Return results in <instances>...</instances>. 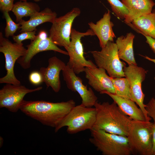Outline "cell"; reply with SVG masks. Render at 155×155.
<instances>
[{
    "mask_svg": "<svg viewBox=\"0 0 155 155\" xmlns=\"http://www.w3.org/2000/svg\"><path fill=\"white\" fill-rule=\"evenodd\" d=\"M110 5L112 11L116 16L124 20L129 13V11L123 3L119 0H107Z\"/></svg>",
    "mask_w": 155,
    "mask_h": 155,
    "instance_id": "24",
    "label": "cell"
},
{
    "mask_svg": "<svg viewBox=\"0 0 155 155\" xmlns=\"http://www.w3.org/2000/svg\"><path fill=\"white\" fill-rule=\"evenodd\" d=\"M56 12L53 11L51 9L46 7L40 11L38 12L26 21L23 20L19 23L21 25L20 32L36 30L38 26L46 22L52 23L57 17Z\"/></svg>",
    "mask_w": 155,
    "mask_h": 155,
    "instance_id": "19",
    "label": "cell"
},
{
    "mask_svg": "<svg viewBox=\"0 0 155 155\" xmlns=\"http://www.w3.org/2000/svg\"><path fill=\"white\" fill-rule=\"evenodd\" d=\"M127 7L129 13L124 20L127 24L134 20L151 13L155 3L152 0H121Z\"/></svg>",
    "mask_w": 155,
    "mask_h": 155,
    "instance_id": "17",
    "label": "cell"
},
{
    "mask_svg": "<svg viewBox=\"0 0 155 155\" xmlns=\"http://www.w3.org/2000/svg\"><path fill=\"white\" fill-rule=\"evenodd\" d=\"M0 147H1L3 145V138L0 136Z\"/></svg>",
    "mask_w": 155,
    "mask_h": 155,
    "instance_id": "33",
    "label": "cell"
},
{
    "mask_svg": "<svg viewBox=\"0 0 155 155\" xmlns=\"http://www.w3.org/2000/svg\"><path fill=\"white\" fill-rule=\"evenodd\" d=\"M3 15L6 22V26L5 29V36L8 38L13 36L14 33L18 29H20V24L15 23L9 16L8 11L3 12Z\"/></svg>",
    "mask_w": 155,
    "mask_h": 155,
    "instance_id": "25",
    "label": "cell"
},
{
    "mask_svg": "<svg viewBox=\"0 0 155 155\" xmlns=\"http://www.w3.org/2000/svg\"><path fill=\"white\" fill-rule=\"evenodd\" d=\"M89 139L103 155H130L132 154L127 137L109 133L103 130L92 129Z\"/></svg>",
    "mask_w": 155,
    "mask_h": 155,
    "instance_id": "3",
    "label": "cell"
},
{
    "mask_svg": "<svg viewBox=\"0 0 155 155\" xmlns=\"http://www.w3.org/2000/svg\"><path fill=\"white\" fill-rule=\"evenodd\" d=\"M125 77L128 80L130 85L131 99L138 106L143 113L146 121H150L151 118L148 115L144 103L145 94L142 88L147 71L137 65H129L123 69Z\"/></svg>",
    "mask_w": 155,
    "mask_h": 155,
    "instance_id": "10",
    "label": "cell"
},
{
    "mask_svg": "<svg viewBox=\"0 0 155 155\" xmlns=\"http://www.w3.org/2000/svg\"><path fill=\"white\" fill-rule=\"evenodd\" d=\"M96 111L94 107H87L81 104L74 107L55 129L57 132L63 127H67V131L73 134L87 129H92L95 124Z\"/></svg>",
    "mask_w": 155,
    "mask_h": 155,
    "instance_id": "4",
    "label": "cell"
},
{
    "mask_svg": "<svg viewBox=\"0 0 155 155\" xmlns=\"http://www.w3.org/2000/svg\"><path fill=\"white\" fill-rule=\"evenodd\" d=\"M94 107L96 117L92 129L127 136L133 120L125 114L114 102L100 103L98 101Z\"/></svg>",
    "mask_w": 155,
    "mask_h": 155,
    "instance_id": "2",
    "label": "cell"
},
{
    "mask_svg": "<svg viewBox=\"0 0 155 155\" xmlns=\"http://www.w3.org/2000/svg\"><path fill=\"white\" fill-rule=\"evenodd\" d=\"M146 59L151 61L155 63V59H152L151 58L147 56H143ZM154 80H155V77L154 78Z\"/></svg>",
    "mask_w": 155,
    "mask_h": 155,
    "instance_id": "32",
    "label": "cell"
},
{
    "mask_svg": "<svg viewBox=\"0 0 155 155\" xmlns=\"http://www.w3.org/2000/svg\"><path fill=\"white\" fill-rule=\"evenodd\" d=\"M101 94H106L108 95L121 110L132 120L146 121L144 114L141 109L138 108L135 102L131 100L106 91L102 92Z\"/></svg>",
    "mask_w": 155,
    "mask_h": 155,
    "instance_id": "18",
    "label": "cell"
},
{
    "mask_svg": "<svg viewBox=\"0 0 155 155\" xmlns=\"http://www.w3.org/2000/svg\"><path fill=\"white\" fill-rule=\"evenodd\" d=\"M80 13L79 8L74 7L64 15L55 18L52 23L49 36L54 44L65 48L69 46L72 25Z\"/></svg>",
    "mask_w": 155,
    "mask_h": 155,
    "instance_id": "9",
    "label": "cell"
},
{
    "mask_svg": "<svg viewBox=\"0 0 155 155\" xmlns=\"http://www.w3.org/2000/svg\"><path fill=\"white\" fill-rule=\"evenodd\" d=\"M75 104L73 99L57 102L24 100L20 110L43 125L55 129Z\"/></svg>",
    "mask_w": 155,
    "mask_h": 155,
    "instance_id": "1",
    "label": "cell"
},
{
    "mask_svg": "<svg viewBox=\"0 0 155 155\" xmlns=\"http://www.w3.org/2000/svg\"><path fill=\"white\" fill-rule=\"evenodd\" d=\"M153 123L133 120L127 136L132 154L152 155Z\"/></svg>",
    "mask_w": 155,
    "mask_h": 155,
    "instance_id": "5",
    "label": "cell"
},
{
    "mask_svg": "<svg viewBox=\"0 0 155 155\" xmlns=\"http://www.w3.org/2000/svg\"><path fill=\"white\" fill-rule=\"evenodd\" d=\"M20 1H27V0H20ZM34 1L38 2L40 1H41V0H33Z\"/></svg>",
    "mask_w": 155,
    "mask_h": 155,
    "instance_id": "34",
    "label": "cell"
},
{
    "mask_svg": "<svg viewBox=\"0 0 155 155\" xmlns=\"http://www.w3.org/2000/svg\"><path fill=\"white\" fill-rule=\"evenodd\" d=\"M84 72L88 84L95 90L100 94L105 91L115 94L111 77L107 75L104 69L97 67H86Z\"/></svg>",
    "mask_w": 155,
    "mask_h": 155,
    "instance_id": "14",
    "label": "cell"
},
{
    "mask_svg": "<svg viewBox=\"0 0 155 155\" xmlns=\"http://www.w3.org/2000/svg\"><path fill=\"white\" fill-rule=\"evenodd\" d=\"M27 47L25 54L19 58L17 63L24 69L29 68L31 60L33 57L39 53L48 51H53L65 55H68L67 51H63L56 45L49 36L46 32L41 30L33 40L26 46Z\"/></svg>",
    "mask_w": 155,
    "mask_h": 155,
    "instance_id": "12",
    "label": "cell"
},
{
    "mask_svg": "<svg viewBox=\"0 0 155 155\" xmlns=\"http://www.w3.org/2000/svg\"><path fill=\"white\" fill-rule=\"evenodd\" d=\"M65 63L56 56L48 60L46 67H41L39 72L41 74L44 82L47 87H50L55 92H59L61 88L60 79V72L66 66Z\"/></svg>",
    "mask_w": 155,
    "mask_h": 155,
    "instance_id": "15",
    "label": "cell"
},
{
    "mask_svg": "<svg viewBox=\"0 0 155 155\" xmlns=\"http://www.w3.org/2000/svg\"><path fill=\"white\" fill-rule=\"evenodd\" d=\"M36 30L22 32L19 34L13 35L12 36V39L15 42L18 44L22 43V41L27 39L30 40L31 41L33 40L36 37Z\"/></svg>",
    "mask_w": 155,
    "mask_h": 155,
    "instance_id": "26",
    "label": "cell"
},
{
    "mask_svg": "<svg viewBox=\"0 0 155 155\" xmlns=\"http://www.w3.org/2000/svg\"><path fill=\"white\" fill-rule=\"evenodd\" d=\"M146 39V42L155 54V39L146 35H144Z\"/></svg>",
    "mask_w": 155,
    "mask_h": 155,
    "instance_id": "30",
    "label": "cell"
},
{
    "mask_svg": "<svg viewBox=\"0 0 155 155\" xmlns=\"http://www.w3.org/2000/svg\"><path fill=\"white\" fill-rule=\"evenodd\" d=\"M16 18V21L19 23L24 17H31L40 11V7L37 3L27 1H18L14 4L11 10Z\"/></svg>",
    "mask_w": 155,
    "mask_h": 155,
    "instance_id": "22",
    "label": "cell"
},
{
    "mask_svg": "<svg viewBox=\"0 0 155 155\" xmlns=\"http://www.w3.org/2000/svg\"><path fill=\"white\" fill-rule=\"evenodd\" d=\"M28 78L30 82L35 85H39L43 82L42 76L39 71H34L31 72Z\"/></svg>",
    "mask_w": 155,
    "mask_h": 155,
    "instance_id": "27",
    "label": "cell"
},
{
    "mask_svg": "<svg viewBox=\"0 0 155 155\" xmlns=\"http://www.w3.org/2000/svg\"><path fill=\"white\" fill-rule=\"evenodd\" d=\"M111 19L110 12L108 10L96 24L92 22L88 23L90 29L99 39L101 48L104 46L108 41L113 42L116 37L113 29L114 24Z\"/></svg>",
    "mask_w": 155,
    "mask_h": 155,
    "instance_id": "16",
    "label": "cell"
},
{
    "mask_svg": "<svg viewBox=\"0 0 155 155\" xmlns=\"http://www.w3.org/2000/svg\"><path fill=\"white\" fill-rule=\"evenodd\" d=\"M14 0H0V9L3 12L11 11Z\"/></svg>",
    "mask_w": 155,
    "mask_h": 155,
    "instance_id": "29",
    "label": "cell"
},
{
    "mask_svg": "<svg viewBox=\"0 0 155 155\" xmlns=\"http://www.w3.org/2000/svg\"><path fill=\"white\" fill-rule=\"evenodd\" d=\"M129 24L143 35L155 39V9L148 14L142 16Z\"/></svg>",
    "mask_w": 155,
    "mask_h": 155,
    "instance_id": "21",
    "label": "cell"
},
{
    "mask_svg": "<svg viewBox=\"0 0 155 155\" xmlns=\"http://www.w3.org/2000/svg\"><path fill=\"white\" fill-rule=\"evenodd\" d=\"M135 37V35L130 32L125 36H119L116 41L119 59L126 62L128 65H137L134 58L133 47Z\"/></svg>",
    "mask_w": 155,
    "mask_h": 155,
    "instance_id": "20",
    "label": "cell"
},
{
    "mask_svg": "<svg viewBox=\"0 0 155 155\" xmlns=\"http://www.w3.org/2000/svg\"><path fill=\"white\" fill-rule=\"evenodd\" d=\"M146 105L148 115L153 119V123L155 124V99L152 98Z\"/></svg>",
    "mask_w": 155,
    "mask_h": 155,
    "instance_id": "28",
    "label": "cell"
},
{
    "mask_svg": "<svg viewBox=\"0 0 155 155\" xmlns=\"http://www.w3.org/2000/svg\"><path fill=\"white\" fill-rule=\"evenodd\" d=\"M42 88V86H40L30 89L21 84H6L0 90V108L16 113L20 109L26 94L39 91Z\"/></svg>",
    "mask_w": 155,
    "mask_h": 155,
    "instance_id": "11",
    "label": "cell"
},
{
    "mask_svg": "<svg viewBox=\"0 0 155 155\" xmlns=\"http://www.w3.org/2000/svg\"><path fill=\"white\" fill-rule=\"evenodd\" d=\"M90 29L85 32H80L72 28L70 42L69 46L65 48L68 53L69 59L67 65L76 74L84 71L86 67H97L90 60H87L84 56V49L81 42V38L85 36H94Z\"/></svg>",
    "mask_w": 155,
    "mask_h": 155,
    "instance_id": "7",
    "label": "cell"
},
{
    "mask_svg": "<svg viewBox=\"0 0 155 155\" xmlns=\"http://www.w3.org/2000/svg\"><path fill=\"white\" fill-rule=\"evenodd\" d=\"M26 51L23 43H13L8 39L3 37L0 32V52L4 55L5 59L6 75L0 78L1 84H21L20 82L16 78L14 71L15 62L20 57L23 56Z\"/></svg>",
    "mask_w": 155,
    "mask_h": 155,
    "instance_id": "8",
    "label": "cell"
},
{
    "mask_svg": "<svg viewBox=\"0 0 155 155\" xmlns=\"http://www.w3.org/2000/svg\"><path fill=\"white\" fill-rule=\"evenodd\" d=\"M152 155H155V124L152 125Z\"/></svg>",
    "mask_w": 155,
    "mask_h": 155,
    "instance_id": "31",
    "label": "cell"
},
{
    "mask_svg": "<svg viewBox=\"0 0 155 155\" xmlns=\"http://www.w3.org/2000/svg\"><path fill=\"white\" fill-rule=\"evenodd\" d=\"M90 53L97 66L104 69L110 77H125L123 69L126 65L120 60L116 43L109 41L100 51H93Z\"/></svg>",
    "mask_w": 155,
    "mask_h": 155,
    "instance_id": "6",
    "label": "cell"
},
{
    "mask_svg": "<svg viewBox=\"0 0 155 155\" xmlns=\"http://www.w3.org/2000/svg\"><path fill=\"white\" fill-rule=\"evenodd\" d=\"M64 80L67 88L72 92H77L82 99L81 104L87 107H92L98 101V98L92 89L87 88L82 80L77 76L71 69L66 65L62 70Z\"/></svg>",
    "mask_w": 155,
    "mask_h": 155,
    "instance_id": "13",
    "label": "cell"
},
{
    "mask_svg": "<svg viewBox=\"0 0 155 155\" xmlns=\"http://www.w3.org/2000/svg\"><path fill=\"white\" fill-rule=\"evenodd\" d=\"M111 79L115 89V94L122 97L131 99L130 85L127 78L125 77H111Z\"/></svg>",
    "mask_w": 155,
    "mask_h": 155,
    "instance_id": "23",
    "label": "cell"
}]
</instances>
